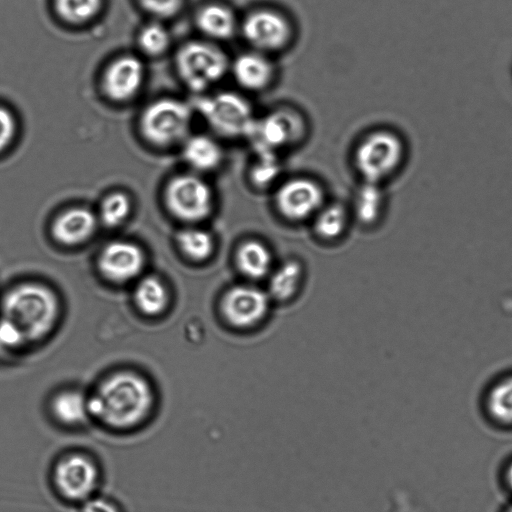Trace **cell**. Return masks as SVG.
I'll return each instance as SVG.
<instances>
[{
    "instance_id": "obj_5",
    "label": "cell",
    "mask_w": 512,
    "mask_h": 512,
    "mask_svg": "<svg viewBox=\"0 0 512 512\" xmlns=\"http://www.w3.org/2000/svg\"><path fill=\"white\" fill-rule=\"evenodd\" d=\"M297 36L296 24L283 9L260 4L240 17L239 38L247 49L275 58L288 51Z\"/></svg>"
},
{
    "instance_id": "obj_11",
    "label": "cell",
    "mask_w": 512,
    "mask_h": 512,
    "mask_svg": "<svg viewBox=\"0 0 512 512\" xmlns=\"http://www.w3.org/2000/svg\"><path fill=\"white\" fill-rule=\"evenodd\" d=\"M100 477L97 462L82 452L61 457L52 471L53 486L59 497L79 506L97 494Z\"/></svg>"
},
{
    "instance_id": "obj_33",
    "label": "cell",
    "mask_w": 512,
    "mask_h": 512,
    "mask_svg": "<svg viewBox=\"0 0 512 512\" xmlns=\"http://www.w3.org/2000/svg\"><path fill=\"white\" fill-rule=\"evenodd\" d=\"M80 512H124L114 500L95 494L80 505Z\"/></svg>"
},
{
    "instance_id": "obj_35",
    "label": "cell",
    "mask_w": 512,
    "mask_h": 512,
    "mask_svg": "<svg viewBox=\"0 0 512 512\" xmlns=\"http://www.w3.org/2000/svg\"><path fill=\"white\" fill-rule=\"evenodd\" d=\"M507 512H512V507H510V508L507 510Z\"/></svg>"
},
{
    "instance_id": "obj_8",
    "label": "cell",
    "mask_w": 512,
    "mask_h": 512,
    "mask_svg": "<svg viewBox=\"0 0 512 512\" xmlns=\"http://www.w3.org/2000/svg\"><path fill=\"white\" fill-rule=\"evenodd\" d=\"M272 303L265 289L246 281L225 289L218 302V313L230 330L251 332L267 320Z\"/></svg>"
},
{
    "instance_id": "obj_26",
    "label": "cell",
    "mask_w": 512,
    "mask_h": 512,
    "mask_svg": "<svg viewBox=\"0 0 512 512\" xmlns=\"http://www.w3.org/2000/svg\"><path fill=\"white\" fill-rule=\"evenodd\" d=\"M282 172L279 154L267 151H257L248 170L251 185L259 190H265L274 185Z\"/></svg>"
},
{
    "instance_id": "obj_31",
    "label": "cell",
    "mask_w": 512,
    "mask_h": 512,
    "mask_svg": "<svg viewBox=\"0 0 512 512\" xmlns=\"http://www.w3.org/2000/svg\"><path fill=\"white\" fill-rule=\"evenodd\" d=\"M140 6L148 14L155 18L166 19L177 15L183 5L184 0H138Z\"/></svg>"
},
{
    "instance_id": "obj_9",
    "label": "cell",
    "mask_w": 512,
    "mask_h": 512,
    "mask_svg": "<svg viewBox=\"0 0 512 512\" xmlns=\"http://www.w3.org/2000/svg\"><path fill=\"white\" fill-rule=\"evenodd\" d=\"M165 202L176 218L195 224L211 216L215 206V194L203 177L186 173L169 181L165 189Z\"/></svg>"
},
{
    "instance_id": "obj_28",
    "label": "cell",
    "mask_w": 512,
    "mask_h": 512,
    "mask_svg": "<svg viewBox=\"0 0 512 512\" xmlns=\"http://www.w3.org/2000/svg\"><path fill=\"white\" fill-rule=\"evenodd\" d=\"M102 0H55L57 14L66 22L80 24L93 19L102 8Z\"/></svg>"
},
{
    "instance_id": "obj_10",
    "label": "cell",
    "mask_w": 512,
    "mask_h": 512,
    "mask_svg": "<svg viewBox=\"0 0 512 512\" xmlns=\"http://www.w3.org/2000/svg\"><path fill=\"white\" fill-rule=\"evenodd\" d=\"M191 106L175 98H162L149 104L141 116V130L148 141L167 146L188 137Z\"/></svg>"
},
{
    "instance_id": "obj_32",
    "label": "cell",
    "mask_w": 512,
    "mask_h": 512,
    "mask_svg": "<svg viewBox=\"0 0 512 512\" xmlns=\"http://www.w3.org/2000/svg\"><path fill=\"white\" fill-rule=\"evenodd\" d=\"M16 133V120L12 112L0 105V153L13 141Z\"/></svg>"
},
{
    "instance_id": "obj_16",
    "label": "cell",
    "mask_w": 512,
    "mask_h": 512,
    "mask_svg": "<svg viewBox=\"0 0 512 512\" xmlns=\"http://www.w3.org/2000/svg\"><path fill=\"white\" fill-rule=\"evenodd\" d=\"M144 79V66L139 58L123 55L113 60L103 75L105 94L114 101L123 102L133 98Z\"/></svg>"
},
{
    "instance_id": "obj_30",
    "label": "cell",
    "mask_w": 512,
    "mask_h": 512,
    "mask_svg": "<svg viewBox=\"0 0 512 512\" xmlns=\"http://www.w3.org/2000/svg\"><path fill=\"white\" fill-rule=\"evenodd\" d=\"M130 211L129 197L122 192H115L103 200L100 208V220L107 227H116L124 222Z\"/></svg>"
},
{
    "instance_id": "obj_19",
    "label": "cell",
    "mask_w": 512,
    "mask_h": 512,
    "mask_svg": "<svg viewBox=\"0 0 512 512\" xmlns=\"http://www.w3.org/2000/svg\"><path fill=\"white\" fill-rule=\"evenodd\" d=\"M304 278V264L297 258H288L274 266L265 290L272 302L286 303L298 295Z\"/></svg>"
},
{
    "instance_id": "obj_22",
    "label": "cell",
    "mask_w": 512,
    "mask_h": 512,
    "mask_svg": "<svg viewBox=\"0 0 512 512\" xmlns=\"http://www.w3.org/2000/svg\"><path fill=\"white\" fill-rule=\"evenodd\" d=\"M385 209L383 185L361 181L353 196L351 215L362 226L371 227L380 222Z\"/></svg>"
},
{
    "instance_id": "obj_3",
    "label": "cell",
    "mask_w": 512,
    "mask_h": 512,
    "mask_svg": "<svg viewBox=\"0 0 512 512\" xmlns=\"http://www.w3.org/2000/svg\"><path fill=\"white\" fill-rule=\"evenodd\" d=\"M409 147L406 139L391 128L366 133L353 152V164L361 181L383 185L406 165Z\"/></svg>"
},
{
    "instance_id": "obj_18",
    "label": "cell",
    "mask_w": 512,
    "mask_h": 512,
    "mask_svg": "<svg viewBox=\"0 0 512 512\" xmlns=\"http://www.w3.org/2000/svg\"><path fill=\"white\" fill-rule=\"evenodd\" d=\"M49 411L54 421L62 427L79 428L92 421L89 393L77 388L56 392L50 400Z\"/></svg>"
},
{
    "instance_id": "obj_21",
    "label": "cell",
    "mask_w": 512,
    "mask_h": 512,
    "mask_svg": "<svg viewBox=\"0 0 512 512\" xmlns=\"http://www.w3.org/2000/svg\"><path fill=\"white\" fill-rule=\"evenodd\" d=\"M183 157L197 172L218 170L224 162V149L213 136L197 134L188 136L183 144Z\"/></svg>"
},
{
    "instance_id": "obj_20",
    "label": "cell",
    "mask_w": 512,
    "mask_h": 512,
    "mask_svg": "<svg viewBox=\"0 0 512 512\" xmlns=\"http://www.w3.org/2000/svg\"><path fill=\"white\" fill-rule=\"evenodd\" d=\"M96 216L87 208L75 207L62 212L53 222V237L62 244L76 245L93 235Z\"/></svg>"
},
{
    "instance_id": "obj_27",
    "label": "cell",
    "mask_w": 512,
    "mask_h": 512,
    "mask_svg": "<svg viewBox=\"0 0 512 512\" xmlns=\"http://www.w3.org/2000/svg\"><path fill=\"white\" fill-rule=\"evenodd\" d=\"M486 406L488 414L496 422L512 425V375L493 385L488 392Z\"/></svg>"
},
{
    "instance_id": "obj_29",
    "label": "cell",
    "mask_w": 512,
    "mask_h": 512,
    "mask_svg": "<svg viewBox=\"0 0 512 512\" xmlns=\"http://www.w3.org/2000/svg\"><path fill=\"white\" fill-rule=\"evenodd\" d=\"M170 42L171 38L168 30L156 21L145 25L138 36L140 49L150 56H158L166 52Z\"/></svg>"
},
{
    "instance_id": "obj_17",
    "label": "cell",
    "mask_w": 512,
    "mask_h": 512,
    "mask_svg": "<svg viewBox=\"0 0 512 512\" xmlns=\"http://www.w3.org/2000/svg\"><path fill=\"white\" fill-rule=\"evenodd\" d=\"M233 263L238 274L251 283L267 279L275 266L272 250L257 238H247L238 243Z\"/></svg>"
},
{
    "instance_id": "obj_1",
    "label": "cell",
    "mask_w": 512,
    "mask_h": 512,
    "mask_svg": "<svg viewBox=\"0 0 512 512\" xmlns=\"http://www.w3.org/2000/svg\"><path fill=\"white\" fill-rule=\"evenodd\" d=\"M60 315L56 294L37 283L10 289L0 303V352L15 353L46 340Z\"/></svg>"
},
{
    "instance_id": "obj_6",
    "label": "cell",
    "mask_w": 512,
    "mask_h": 512,
    "mask_svg": "<svg viewBox=\"0 0 512 512\" xmlns=\"http://www.w3.org/2000/svg\"><path fill=\"white\" fill-rule=\"evenodd\" d=\"M195 107L211 130L227 139L248 138L257 118L249 96L237 89L201 95Z\"/></svg>"
},
{
    "instance_id": "obj_24",
    "label": "cell",
    "mask_w": 512,
    "mask_h": 512,
    "mask_svg": "<svg viewBox=\"0 0 512 512\" xmlns=\"http://www.w3.org/2000/svg\"><path fill=\"white\" fill-rule=\"evenodd\" d=\"M168 302V291L157 277L147 276L136 285L134 303L143 315L149 317L161 315L166 310Z\"/></svg>"
},
{
    "instance_id": "obj_2",
    "label": "cell",
    "mask_w": 512,
    "mask_h": 512,
    "mask_svg": "<svg viewBox=\"0 0 512 512\" xmlns=\"http://www.w3.org/2000/svg\"><path fill=\"white\" fill-rule=\"evenodd\" d=\"M156 404L150 380L138 371L111 372L89 393L92 421L114 431H131L143 425Z\"/></svg>"
},
{
    "instance_id": "obj_14",
    "label": "cell",
    "mask_w": 512,
    "mask_h": 512,
    "mask_svg": "<svg viewBox=\"0 0 512 512\" xmlns=\"http://www.w3.org/2000/svg\"><path fill=\"white\" fill-rule=\"evenodd\" d=\"M240 17L230 3L213 0L198 8L194 24L201 38L223 46L239 36Z\"/></svg>"
},
{
    "instance_id": "obj_4",
    "label": "cell",
    "mask_w": 512,
    "mask_h": 512,
    "mask_svg": "<svg viewBox=\"0 0 512 512\" xmlns=\"http://www.w3.org/2000/svg\"><path fill=\"white\" fill-rule=\"evenodd\" d=\"M230 61L222 45L203 38L185 42L175 55L180 80L199 96L214 91L229 77Z\"/></svg>"
},
{
    "instance_id": "obj_25",
    "label": "cell",
    "mask_w": 512,
    "mask_h": 512,
    "mask_svg": "<svg viewBox=\"0 0 512 512\" xmlns=\"http://www.w3.org/2000/svg\"><path fill=\"white\" fill-rule=\"evenodd\" d=\"M177 244L181 252L195 262H204L210 259L216 249L214 235L197 226L181 230L177 234Z\"/></svg>"
},
{
    "instance_id": "obj_12",
    "label": "cell",
    "mask_w": 512,
    "mask_h": 512,
    "mask_svg": "<svg viewBox=\"0 0 512 512\" xmlns=\"http://www.w3.org/2000/svg\"><path fill=\"white\" fill-rule=\"evenodd\" d=\"M325 203L323 186L308 176H294L279 182L273 194L278 215L291 223L312 220Z\"/></svg>"
},
{
    "instance_id": "obj_23",
    "label": "cell",
    "mask_w": 512,
    "mask_h": 512,
    "mask_svg": "<svg viewBox=\"0 0 512 512\" xmlns=\"http://www.w3.org/2000/svg\"><path fill=\"white\" fill-rule=\"evenodd\" d=\"M350 214L341 202H326L311 220L315 236L325 242L339 240L348 228Z\"/></svg>"
},
{
    "instance_id": "obj_7",
    "label": "cell",
    "mask_w": 512,
    "mask_h": 512,
    "mask_svg": "<svg viewBox=\"0 0 512 512\" xmlns=\"http://www.w3.org/2000/svg\"><path fill=\"white\" fill-rule=\"evenodd\" d=\"M307 133L308 122L304 114L292 105L282 104L257 116L248 139L254 146V152L279 154L299 145Z\"/></svg>"
},
{
    "instance_id": "obj_15",
    "label": "cell",
    "mask_w": 512,
    "mask_h": 512,
    "mask_svg": "<svg viewBox=\"0 0 512 512\" xmlns=\"http://www.w3.org/2000/svg\"><path fill=\"white\" fill-rule=\"evenodd\" d=\"M144 266L142 250L129 241H113L101 251L98 267L102 275L114 282L135 278Z\"/></svg>"
},
{
    "instance_id": "obj_13",
    "label": "cell",
    "mask_w": 512,
    "mask_h": 512,
    "mask_svg": "<svg viewBox=\"0 0 512 512\" xmlns=\"http://www.w3.org/2000/svg\"><path fill=\"white\" fill-rule=\"evenodd\" d=\"M275 58L245 49L231 57L229 77L235 89L250 96L262 94L274 87L278 80Z\"/></svg>"
},
{
    "instance_id": "obj_34",
    "label": "cell",
    "mask_w": 512,
    "mask_h": 512,
    "mask_svg": "<svg viewBox=\"0 0 512 512\" xmlns=\"http://www.w3.org/2000/svg\"><path fill=\"white\" fill-rule=\"evenodd\" d=\"M505 481L512 491V461L508 464L505 470Z\"/></svg>"
}]
</instances>
